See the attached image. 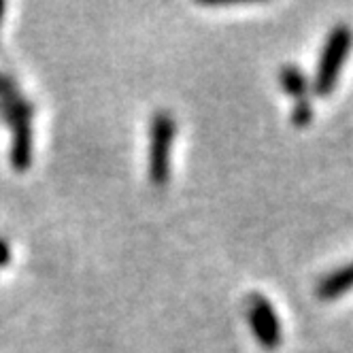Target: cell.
Returning a JSON list of instances; mask_svg holds the SVG:
<instances>
[{
	"label": "cell",
	"instance_id": "9",
	"mask_svg": "<svg viewBox=\"0 0 353 353\" xmlns=\"http://www.w3.org/2000/svg\"><path fill=\"white\" fill-rule=\"evenodd\" d=\"M5 9H7V5L3 3V0H0V21H3V13H5Z\"/></svg>",
	"mask_w": 353,
	"mask_h": 353
},
{
	"label": "cell",
	"instance_id": "2",
	"mask_svg": "<svg viewBox=\"0 0 353 353\" xmlns=\"http://www.w3.org/2000/svg\"><path fill=\"white\" fill-rule=\"evenodd\" d=\"M353 47V32L345 23H339L327 34L321 56L317 62L315 79H313V92L317 96H330L336 88V81L341 77L343 64L347 62Z\"/></svg>",
	"mask_w": 353,
	"mask_h": 353
},
{
	"label": "cell",
	"instance_id": "1",
	"mask_svg": "<svg viewBox=\"0 0 353 353\" xmlns=\"http://www.w3.org/2000/svg\"><path fill=\"white\" fill-rule=\"evenodd\" d=\"M0 117L11 128V164L26 172L32 164V105L15 81L0 72Z\"/></svg>",
	"mask_w": 353,
	"mask_h": 353
},
{
	"label": "cell",
	"instance_id": "5",
	"mask_svg": "<svg viewBox=\"0 0 353 353\" xmlns=\"http://www.w3.org/2000/svg\"><path fill=\"white\" fill-rule=\"evenodd\" d=\"M353 290V262L325 274L317 285V296L321 300H334Z\"/></svg>",
	"mask_w": 353,
	"mask_h": 353
},
{
	"label": "cell",
	"instance_id": "6",
	"mask_svg": "<svg viewBox=\"0 0 353 353\" xmlns=\"http://www.w3.org/2000/svg\"><path fill=\"white\" fill-rule=\"evenodd\" d=\"M279 81H281L283 92L290 94L296 103H300V100H309L307 96H309L311 85H309V81L305 77V72H302L298 66H292V64L283 66L279 70Z\"/></svg>",
	"mask_w": 353,
	"mask_h": 353
},
{
	"label": "cell",
	"instance_id": "8",
	"mask_svg": "<svg viewBox=\"0 0 353 353\" xmlns=\"http://www.w3.org/2000/svg\"><path fill=\"white\" fill-rule=\"evenodd\" d=\"M9 260H11V249H9V245L3 239H0V268L7 266Z\"/></svg>",
	"mask_w": 353,
	"mask_h": 353
},
{
	"label": "cell",
	"instance_id": "4",
	"mask_svg": "<svg viewBox=\"0 0 353 353\" xmlns=\"http://www.w3.org/2000/svg\"><path fill=\"white\" fill-rule=\"evenodd\" d=\"M247 319L258 345L266 351H274L281 345V321L274 313L272 302L262 294H251L247 300Z\"/></svg>",
	"mask_w": 353,
	"mask_h": 353
},
{
	"label": "cell",
	"instance_id": "7",
	"mask_svg": "<svg viewBox=\"0 0 353 353\" xmlns=\"http://www.w3.org/2000/svg\"><path fill=\"white\" fill-rule=\"evenodd\" d=\"M313 121V105L309 100H300V103L294 105L292 111V123L296 128H307V125Z\"/></svg>",
	"mask_w": 353,
	"mask_h": 353
},
{
	"label": "cell",
	"instance_id": "3",
	"mask_svg": "<svg viewBox=\"0 0 353 353\" xmlns=\"http://www.w3.org/2000/svg\"><path fill=\"white\" fill-rule=\"evenodd\" d=\"M174 119L168 111H158L149 130V179L154 185H166L170 176V147L174 141Z\"/></svg>",
	"mask_w": 353,
	"mask_h": 353
}]
</instances>
